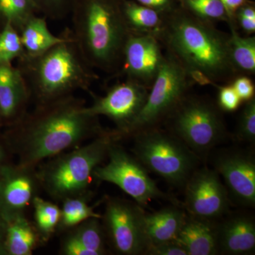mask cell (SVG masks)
Listing matches in <instances>:
<instances>
[{"instance_id": "cell-25", "label": "cell", "mask_w": 255, "mask_h": 255, "mask_svg": "<svg viewBox=\"0 0 255 255\" xmlns=\"http://www.w3.org/2000/svg\"><path fill=\"white\" fill-rule=\"evenodd\" d=\"M64 233L81 243L95 255H105L109 253L105 231L100 218L87 219Z\"/></svg>"}, {"instance_id": "cell-31", "label": "cell", "mask_w": 255, "mask_h": 255, "mask_svg": "<svg viewBox=\"0 0 255 255\" xmlns=\"http://www.w3.org/2000/svg\"><path fill=\"white\" fill-rule=\"evenodd\" d=\"M38 12L46 18L61 20L70 13L73 0H33Z\"/></svg>"}, {"instance_id": "cell-15", "label": "cell", "mask_w": 255, "mask_h": 255, "mask_svg": "<svg viewBox=\"0 0 255 255\" xmlns=\"http://www.w3.org/2000/svg\"><path fill=\"white\" fill-rule=\"evenodd\" d=\"M41 190L36 168L8 164L0 169V214L4 219L26 214Z\"/></svg>"}, {"instance_id": "cell-3", "label": "cell", "mask_w": 255, "mask_h": 255, "mask_svg": "<svg viewBox=\"0 0 255 255\" xmlns=\"http://www.w3.org/2000/svg\"><path fill=\"white\" fill-rule=\"evenodd\" d=\"M72 36L87 63L115 75L130 32L119 0H73Z\"/></svg>"}, {"instance_id": "cell-22", "label": "cell", "mask_w": 255, "mask_h": 255, "mask_svg": "<svg viewBox=\"0 0 255 255\" xmlns=\"http://www.w3.org/2000/svg\"><path fill=\"white\" fill-rule=\"evenodd\" d=\"M124 20L130 33L157 35L162 22V11L140 4L135 0H119Z\"/></svg>"}, {"instance_id": "cell-1", "label": "cell", "mask_w": 255, "mask_h": 255, "mask_svg": "<svg viewBox=\"0 0 255 255\" xmlns=\"http://www.w3.org/2000/svg\"><path fill=\"white\" fill-rule=\"evenodd\" d=\"M85 100L69 95L38 104L4 135L17 163L36 168L46 159L82 145L105 131Z\"/></svg>"}, {"instance_id": "cell-14", "label": "cell", "mask_w": 255, "mask_h": 255, "mask_svg": "<svg viewBox=\"0 0 255 255\" xmlns=\"http://www.w3.org/2000/svg\"><path fill=\"white\" fill-rule=\"evenodd\" d=\"M165 55L155 35L130 33L124 46L122 65L113 77L132 80L150 88Z\"/></svg>"}, {"instance_id": "cell-16", "label": "cell", "mask_w": 255, "mask_h": 255, "mask_svg": "<svg viewBox=\"0 0 255 255\" xmlns=\"http://www.w3.org/2000/svg\"><path fill=\"white\" fill-rule=\"evenodd\" d=\"M31 94L22 73L13 63L0 65V128L19 122L28 112Z\"/></svg>"}, {"instance_id": "cell-11", "label": "cell", "mask_w": 255, "mask_h": 255, "mask_svg": "<svg viewBox=\"0 0 255 255\" xmlns=\"http://www.w3.org/2000/svg\"><path fill=\"white\" fill-rule=\"evenodd\" d=\"M149 90L138 82L124 79L111 86L105 95L90 92L93 101L91 105L87 106V112L95 117L104 116L110 119L115 125L114 130L122 140L143 108Z\"/></svg>"}, {"instance_id": "cell-13", "label": "cell", "mask_w": 255, "mask_h": 255, "mask_svg": "<svg viewBox=\"0 0 255 255\" xmlns=\"http://www.w3.org/2000/svg\"><path fill=\"white\" fill-rule=\"evenodd\" d=\"M214 169L222 177L231 202L246 208L255 206V159L253 152L223 149L213 159Z\"/></svg>"}, {"instance_id": "cell-7", "label": "cell", "mask_w": 255, "mask_h": 255, "mask_svg": "<svg viewBox=\"0 0 255 255\" xmlns=\"http://www.w3.org/2000/svg\"><path fill=\"white\" fill-rule=\"evenodd\" d=\"M164 123L168 131L184 142L201 159L227 137L219 106L199 96L187 94Z\"/></svg>"}, {"instance_id": "cell-38", "label": "cell", "mask_w": 255, "mask_h": 255, "mask_svg": "<svg viewBox=\"0 0 255 255\" xmlns=\"http://www.w3.org/2000/svg\"><path fill=\"white\" fill-rule=\"evenodd\" d=\"M250 1L251 0H221L225 9L227 11L230 21L233 23H235V14H236L237 10L243 5L246 4Z\"/></svg>"}, {"instance_id": "cell-32", "label": "cell", "mask_w": 255, "mask_h": 255, "mask_svg": "<svg viewBox=\"0 0 255 255\" xmlns=\"http://www.w3.org/2000/svg\"><path fill=\"white\" fill-rule=\"evenodd\" d=\"M234 21L246 34L253 35L255 32V3L250 1L241 6L235 14Z\"/></svg>"}, {"instance_id": "cell-30", "label": "cell", "mask_w": 255, "mask_h": 255, "mask_svg": "<svg viewBox=\"0 0 255 255\" xmlns=\"http://www.w3.org/2000/svg\"><path fill=\"white\" fill-rule=\"evenodd\" d=\"M236 137L242 142L253 143L255 140V98L246 102L236 128Z\"/></svg>"}, {"instance_id": "cell-35", "label": "cell", "mask_w": 255, "mask_h": 255, "mask_svg": "<svg viewBox=\"0 0 255 255\" xmlns=\"http://www.w3.org/2000/svg\"><path fill=\"white\" fill-rule=\"evenodd\" d=\"M231 85L237 92L242 102H246L254 98L255 85L253 80L247 75H239L236 77Z\"/></svg>"}, {"instance_id": "cell-24", "label": "cell", "mask_w": 255, "mask_h": 255, "mask_svg": "<svg viewBox=\"0 0 255 255\" xmlns=\"http://www.w3.org/2000/svg\"><path fill=\"white\" fill-rule=\"evenodd\" d=\"M92 194L67 198L62 201L60 219L57 233H64L91 218H102L89 204Z\"/></svg>"}, {"instance_id": "cell-26", "label": "cell", "mask_w": 255, "mask_h": 255, "mask_svg": "<svg viewBox=\"0 0 255 255\" xmlns=\"http://www.w3.org/2000/svg\"><path fill=\"white\" fill-rule=\"evenodd\" d=\"M35 226L43 244L57 233L60 219V207L56 203L38 196L32 203Z\"/></svg>"}, {"instance_id": "cell-5", "label": "cell", "mask_w": 255, "mask_h": 255, "mask_svg": "<svg viewBox=\"0 0 255 255\" xmlns=\"http://www.w3.org/2000/svg\"><path fill=\"white\" fill-rule=\"evenodd\" d=\"M122 139L113 130H105L85 145L45 160L36 167L44 191L53 200L92 194L90 190L96 167L103 163L114 142Z\"/></svg>"}, {"instance_id": "cell-27", "label": "cell", "mask_w": 255, "mask_h": 255, "mask_svg": "<svg viewBox=\"0 0 255 255\" xmlns=\"http://www.w3.org/2000/svg\"><path fill=\"white\" fill-rule=\"evenodd\" d=\"M38 13L33 0H0V31L9 23L19 31L28 18Z\"/></svg>"}, {"instance_id": "cell-10", "label": "cell", "mask_w": 255, "mask_h": 255, "mask_svg": "<svg viewBox=\"0 0 255 255\" xmlns=\"http://www.w3.org/2000/svg\"><path fill=\"white\" fill-rule=\"evenodd\" d=\"M145 211L136 202L110 197L101 221L107 244L114 254L140 255L147 248L144 230Z\"/></svg>"}, {"instance_id": "cell-21", "label": "cell", "mask_w": 255, "mask_h": 255, "mask_svg": "<svg viewBox=\"0 0 255 255\" xmlns=\"http://www.w3.org/2000/svg\"><path fill=\"white\" fill-rule=\"evenodd\" d=\"M18 32L25 55L28 56L43 54L65 38V31L60 36L55 35L48 27L47 18L38 14L28 18Z\"/></svg>"}, {"instance_id": "cell-4", "label": "cell", "mask_w": 255, "mask_h": 255, "mask_svg": "<svg viewBox=\"0 0 255 255\" xmlns=\"http://www.w3.org/2000/svg\"><path fill=\"white\" fill-rule=\"evenodd\" d=\"M65 38L43 54L23 55L16 60L35 105L74 95L78 90L90 92L99 79L82 56L69 28Z\"/></svg>"}, {"instance_id": "cell-20", "label": "cell", "mask_w": 255, "mask_h": 255, "mask_svg": "<svg viewBox=\"0 0 255 255\" xmlns=\"http://www.w3.org/2000/svg\"><path fill=\"white\" fill-rule=\"evenodd\" d=\"M4 220L6 255H31L43 245L34 223L26 214L16 215Z\"/></svg>"}, {"instance_id": "cell-29", "label": "cell", "mask_w": 255, "mask_h": 255, "mask_svg": "<svg viewBox=\"0 0 255 255\" xmlns=\"http://www.w3.org/2000/svg\"><path fill=\"white\" fill-rule=\"evenodd\" d=\"M19 32L11 24L0 31V65L13 63L24 55Z\"/></svg>"}, {"instance_id": "cell-36", "label": "cell", "mask_w": 255, "mask_h": 255, "mask_svg": "<svg viewBox=\"0 0 255 255\" xmlns=\"http://www.w3.org/2000/svg\"><path fill=\"white\" fill-rule=\"evenodd\" d=\"M1 129V128H0ZM13 155L6 142L4 133L0 131V169L12 162Z\"/></svg>"}, {"instance_id": "cell-28", "label": "cell", "mask_w": 255, "mask_h": 255, "mask_svg": "<svg viewBox=\"0 0 255 255\" xmlns=\"http://www.w3.org/2000/svg\"><path fill=\"white\" fill-rule=\"evenodd\" d=\"M180 2L192 14L206 21H230L221 0H182Z\"/></svg>"}, {"instance_id": "cell-39", "label": "cell", "mask_w": 255, "mask_h": 255, "mask_svg": "<svg viewBox=\"0 0 255 255\" xmlns=\"http://www.w3.org/2000/svg\"><path fill=\"white\" fill-rule=\"evenodd\" d=\"M6 221L0 214V255H6L4 248Z\"/></svg>"}, {"instance_id": "cell-18", "label": "cell", "mask_w": 255, "mask_h": 255, "mask_svg": "<svg viewBox=\"0 0 255 255\" xmlns=\"http://www.w3.org/2000/svg\"><path fill=\"white\" fill-rule=\"evenodd\" d=\"M175 241L187 255H218L216 222L187 214Z\"/></svg>"}, {"instance_id": "cell-9", "label": "cell", "mask_w": 255, "mask_h": 255, "mask_svg": "<svg viewBox=\"0 0 255 255\" xmlns=\"http://www.w3.org/2000/svg\"><path fill=\"white\" fill-rule=\"evenodd\" d=\"M119 142L111 145L107 163L96 167L94 179L117 186L141 207L156 199H169L157 187L147 169Z\"/></svg>"}, {"instance_id": "cell-19", "label": "cell", "mask_w": 255, "mask_h": 255, "mask_svg": "<svg viewBox=\"0 0 255 255\" xmlns=\"http://www.w3.org/2000/svg\"><path fill=\"white\" fill-rule=\"evenodd\" d=\"M187 213L177 206H168L144 215V230L147 247L166 242L175 241Z\"/></svg>"}, {"instance_id": "cell-33", "label": "cell", "mask_w": 255, "mask_h": 255, "mask_svg": "<svg viewBox=\"0 0 255 255\" xmlns=\"http://www.w3.org/2000/svg\"><path fill=\"white\" fill-rule=\"evenodd\" d=\"M218 106L221 111L226 112H234L238 110L242 103V100L232 85L219 86Z\"/></svg>"}, {"instance_id": "cell-2", "label": "cell", "mask_w": 255, "mask_h": 255, "mask_svg": "<svg viewBox=\"0 0 255 255\" xmlns=\"http://www.w3.org/2000/svg\"><path fill=\"white\" fill-rule=\"evenodd\" d=\"M156 37L194 83L216 87L240 75L230 56L229 34L182 4L162 11V25Z\"/></svg>"}, {"instance_id": "cell-34", "label": "cell", "mask_w": 255, "mask_h": 255, "mask_svg": "<svg viewBox=\"0 0 255 255\" xmlns=\"http://www.w3.org/2000/svg\"><path fill=\"white\" fill-rule=\"evenodd\" d=\"M147 255H187V252L176 241L166 242L147 247L145 254Z\"/></svg>"}, {"instance_id": "cell-23", "label": "cell", "mask_w": 255, "mask_h": 255, "mask_svg": "<svg viewBox=\"0 0 255 255\" xmlns=\"http://www.w3.org/2000/svg\"><path fill=\"white\" fill-rule=\"evenodd\" d=\"M231 33L228 37L230 56L238 73L241 75L255 74V37L242 36L235 23L228 22Z\"/></svg>"}, {"instance_id": "cell-8", "label": "cell", "mask_w": 255, "mask_h": 255, "mask_svg": "<svg viewBox=\"0 0 255 255\" xmlns=\"http://www.w3.org/2000/svg\"><path fill=\"white\" fill-rule=\"evenodd\" d=\"M194 83L182 65L166 53L163 65L149 90L145 105L124 138L159 127L187 95Z\"/></svg>"}, {"instance_id": "cell-17", "label": "cell", "mask_w": 255, "mask_h": 255, "mask_svg": "<svg viewBox=\"0 0 255 255\" xmlns=\"http://www.w3.org/2000/svg\"><path fill=\"white\" fill-rule=\"evenodd\" d=\"M221 219L216 223L218 255H254V216L247 212H235Z\"/></svg>"}, {"instance_id": "cell-37", "label": "cell", "mask_w": 255, "mask_h": 255, "mask_svg": "<svg viewBox=\"0 0 255 255\" xmlns=\"http://www.w3.org/2000/svg\"><path fill=\"white\" fill-rule=\"evenodd\" d=\"M140 4L152 8L157 11H163L173 6L174 1H182V0H135Z\"/></svg>"}, {"instance_id": "cell-12", "label": "cell", "mask_w": 255, "mask_h": 255, "mask_svg": "<svg viewBox=\"0 0 255 255\" xmlns=\"http://www.w3.org/2000/svg\"><path fill=\"white\" fill-rule=\"evenodd\" d=\"M184 188V206L188 214L216 221L229 213L232 202L221 177L214 169L198 167Z\"/></svg>"}, {"instance_id": "cell-6", "label": "cell", "mask_w": 255, "mask_h": 255, "mask_svg": "<svg viewBox=\"0 0 255 255\" xmlns=\"http://www.w3.org/2000/svg\"><path fill=\"white\" fill-rule=\"evenodd\" d=\"M133 155L147 169L176 187H184L201 159L180 139L159 127L132 135Z\"/></svg>"}]
</instances>
